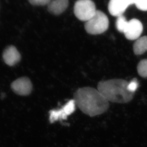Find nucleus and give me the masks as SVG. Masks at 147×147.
I'll return each instance as SVG.
<instances>
[{
  "instance_id": "nucleus-3",
  "label": "nucleus",
  "mask_w": 147,
  "mask_h": 147,
  "mask_svg": "<svg viewBox=\"0 0 147 147\" xmlns=\"http://www.w3.org/2000/svg\"><path fill=\"white\" fill-rule=\"evenodd\" d=\"M109 25L108 18L102 12L97 10L95 14L86 22L85 29L90 35H99L105 32Z\"/></svg>"
},
{
  "instance_id": "nucleus-7",
  "label": "nucleus",
  "mask_w": 147,
  "mask_h": 147,
  "mask_svg": "<svg viewBox=\"0 0 147 147\" xmlns=\"http://www.w3.org/2000/svg\"><path fill=\"white\" fill-rule=\"evenodd\" d=\"M143 31V25L140 21L132 19L128 22L126 29L124 32L127 39L130 40H137Z\"/></svg>"
},
{
  "instance_id": "nucleus-12",
  "label": "nucleus",
  "mask_w": 147,
  "mask_h": 147,
  "mask_svg": "<svg viewBox=\"0 0 147 147\" xmlns=\"http://www.w3.org/2000/svg\"><path fill=\"white\" fill-rule=\"evenodd\" d=\"M128 21L123 15H121L118 17L116 22V28L119 32L123 33L126 29L128 25Z\"/></svg>"
},
{
  "instance_id": "nucleus-8",
  "label": "nucleus",
  "mask_w": 147,
  "mask_h": 147,
  "mask_svg": "<svg viewBox=\"0 0 147 147\" xmlns=\"http://www.w3.org/2000/svg\"><path fill=\"white\" fill-rule=\"evenodd\" d=\"M134 4V0H110L108 10L111 15L118 17L122 15L129 6Z\"/></svg>"
},
{
  "instance_id": "nucleus-11",
  "label": "nucleus",
  "mask_w": 147,
  "mask_h": 147,
  "mask_svg": "<svg viewBox=\"0 0 147 147\" xmlns=\"http://www.w3.org/2000/svg\"><path fill=\"white\" fill-rule=\"evenodd\" d=\"M133 49L136 55H140L147 51V36H142L136 40Z\"/></svg>"
},
{
  "instance_id": "nucleus-1",
  "label": "nucleus",
  "mask_w": 147,
  "mask_h": 147,
  "mask_svg": "<svg viewBox=\"0 0 147 147\" xmlns=\"http://www.w3.org/2000/svg\"><path fill=\"white\" fill-rule=\"evenodd\" d=\"M74 99L80 110L91 117L104 113L109 108L108 101L98 89L91 87L78 89L74 94Z\"/></svg>"
},
{
  "instance_id": "nucleus-4",
  "label": "nucleus",
  "mask_w": 147,
  "mask_h": 147,
  "mask_svg": "<svg viewBox=\"0 0 147 147\" xmlns=\"http://www.w3.org/2000/svg\"><path fill=\"white\" fill-rule=\"evenodd\" d=\"M97 10L94 3L91 0H78L74 6V13L78 19L88 21L94 16Z\"/></svg>"
},
{
  "instance_id": "nucleus-5",
  "label": "nucleus",
  "mask_w": 147,
  "mask_h": 147,
  "mask_svg": "<svg viewBox=\"0 0 147 147\" xmlns=\"http://www.w3.org/2000/svg\"><path fill=\"white\" fill-rule=\"evenodd\" d=\"M76 104L74 99H71L67 102L60 110H52L49 112V120L51 123L56 121L65 120L68 116L72 114L76 109Z\"/></svg>"
},
{
  "instance_id": "nucleus-15",
  "label": "nucleus",
  "mask_w": 147,
  "mask_h": 147,
  "mask_svg": "<svg viewBox=\"0 0 147 147\" xmlns=\"http://www.w3.org/2000/svg\"><path fill=\"white\" fill-rule=\"evenodd\" d=\"M138 87H139V83L138 82L137 79L135 78L131 81L129 82L127 88L129 91L135 93V92L136 91Z\"/></svg>"
},
{
  "instance_id": "nucleus-14",
  "label": "nucleus",
  "mask_w": 147,
  "mask_h": 147,
  "mask_svg": "<svg viewBox=\"0 0 147 147\" xmlns=\"http://www.w3.org/2000/svg\"><path fill=\"white\" fill-rule=\"evenodd\" d=\"M134 4L139 10L147 11V0H134Z\"/></svg>"
},
{
  "instance_id": "nucleus-16",
  "label": "nucleus",
  "mask_w": 147,
  "mask_h": 147,
  "mask_svg": "<svg viewBox=\"0 0 147 147\" xmlns=\"http://www.w3.org/2000/svg\"><path fill=\"white\" fill-rule=\"evenodd\" d=\"M33 5L43 6L48 5L51 0H28Z\"/></svg>"
},
{
  "instance_id": "nucleus-13",
  "label": "nucleus",
  "mask_w": 147,
  "mask_h": 147,
  "mask_svg": "<svg viewBox=\"0 0 147 147\" xmlns=\"http://www.w3.org/2000/svg\"><path fill=\"white\" fill-rule=\"evenodd\" d=\"M137 71L142 78H147V59L142 60L137 65Z\"/></svg>"
},
{
  "instance_id": "nucleus-9",
  "label": "nucleus",
  "mask_w": 147,
  "mask_h": 147,
  "mask_svg": "<svg viewBox=\"0 0 147 147\" xmlns=\"http://www.w3.org/2000/svg\"><path fill=\"white\" fill-rule=\"evenodd\" d=\"M3 58L6 64L11 67L19 62L21 60V56L15 46H10L4 50Z\"/></svg>"
},
{
  "instance_id": "nucleus-6",
  "label": "nucleus",
  "mask_w": 147,
  "mask_h": 147,
  "mask_svg": "<svg viewBox=\"0 0 147 147\" xmlns=\"http://www.w3.org/2000/svg\"><path fill=\"white\" fill-rule=\"evenodd\" d=\"M11 86L13 91L20 96H28L31 94L32 89V83L27 77L17 79L11 84Z\"/></svg>"
},
{
  "instance_id": "nucleus-10",
  "label": "nucleus",
  "mask_w": 147,
  "mask_h": 147,
  "mask_svg": "<svg viewBox=\"0 0 147 147\" xmlns=\"http://www.w3.org/2000/svg\"><path fill=\"white\" fill-rule=\"evenodd\" d=\"M69 4V0H51L48 5L50 13L59 15L65 11Z\"/></svg>"
},
{
  "instance_id": "nucleus-2",
  "label": "nucleus",
  "mask_w": 147,
  "mask_h": 147,
  "mask_svg": "<svg viewBox=\"0 0 147 147\" xmlns=\"http://www.w3.org/2000/svg\"><path fill=\"white\" fill-rule=\"evenodd\" d=\"M128 84L124 79H110L99 82L97 89L109 102L125 104L131 101L135 95L128 90Z\"/></svg>"
}]
</instances>
